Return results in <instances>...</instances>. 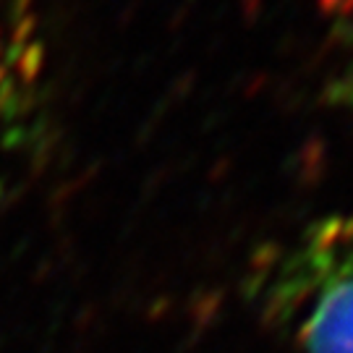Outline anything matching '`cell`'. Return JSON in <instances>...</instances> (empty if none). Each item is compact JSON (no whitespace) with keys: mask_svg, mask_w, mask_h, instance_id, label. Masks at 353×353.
Returning a JSON list of instances; mask_svg holds the SVG:
<instances>
[{"mask_svg":"<svg viewBox=\"0 0 353 353\" xmlns=\"http://www.w3.org/2000/svg\"><path fill=\"white\" fill-rule=\"evenodd\" d=\"M278 301L301 353H353V220H327L306 236Z\"/></svg>","mask_w":353,"mask_h":353,"instance_id":"6da1fadb","label":"cell"},{"mask_svg":"<svg viewBox=\"0 0 353 353\" xmlns=\"http://www.w3.org/2000/svg\"><path fill=\"white\" fill-rule=\"evenodd\" d=\"M8 79H11V52L6 39L0 37V92L8 87Z\"/></svg>","mask_w":353,"mask_h":353,"instance_id":"7a4b0ae2","label":"cell"}]
</instances>
